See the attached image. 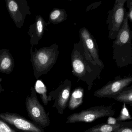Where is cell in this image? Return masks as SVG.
Returning <instances> with one entry per match:
<instances>
[{
	"label": "cell",
	"mask_w": 132,
	"mask_h": 132,
	"mask_svg": "<svg viewBox=\"0 0 132 132\" xmlns=\"http://www.w3.org/2000/svg\"><path fill=\"white\" fill-rule=\"evenodd\" d=\"M72 72L78 80L87 85L88 90L92 88L94 81L101 78L104 67L97 64L93 60L80 40L75 43L71 54Z\"/></svg>",
	"instance_id": "cell-1"
},
{
	"label": "cell",
	"mask_w": 132,
	"mask_h": 132,
	"mask_svg": "<svg viewBox=\"0 0 132 132\" xmlns=\"http://www.w3.org/2000/svg\"><path fill=\"white\" fill-rule=\"evenodd\" d=\"M127 13L123 26L112 45V59L119 68L132 64V33L129 25Z\"/></svg>",
	"instance_id": "cell-2"
},
{
	"label": "cell",
	"mask_w": 132,
	"mask_h": 132,
	"mask_svg": "<svg viewBox=\"0 0 132 132\" xmlns=\"http://www.w3.org/2000/svg\"><path fill=\"white\" fill-rule=\"evenodd\" d=\"M31 48V61L34 71V75L37 80L46 74L54 66L59 54V47L56 43L51 46L42 47L32 50Z\"/></svg>",
	"instance_id": "cell-3"
},
{
	"label": "cell",
	"mask_w": 132,
	"mask_h": 132,
	"mask_svg": "<svg viewBox=\"0 0 132 132\" xmlns=\"http://www.w3.org/2000/svg\"><path fill=\"white\" fill-rule=\"evenodd\" d=\"M31 95L27 96L25 101L28 116L37 125L43 128L48 127L50 125L48 114L38 100L35 88L31 87Z\"/></svg>",
	"instance_id": "cell-4"
},
{
	"label": "cell",
	"mask_w": 132,
	"mask_h": 132,
	"mask_svg": "<svg viewBox=\"0 0 132 132\" xmlns=\"http://www.w3.org/2000/svg\"><path fill=\"white\" fill-rule=\"evenodd\" d=\"M115 114V111L112 109L111 105L94 106L69 115L66 122L90 123L101 118L111 117Z\"/></svg>",
	"instance_id": "cell-5"
},
{
	"label": "cell",
	"mask_w": 132,
	"mask_h": 132,
	"mask_svg": "<svg viewBox=\"0 0 132 132\" xmlns=\"http://www.w3.org/2000/svg\"><path fill=\"white\" fill-rule=\"evenodd\" d=\"M127 0H116L113 8L108 12L106 23L108 25V37L114 40L121 29L126 12L125 4Z\"/></svg>",
	"instance_id": "cell-6"
},
{
	"label": "cell",
	"mask_w": 132,
	"mask_h": 132,
	"mask_svg": "<svg viewBox=\"0 0 132 132\" xmlns=\"http://www.w3.org/2000/svg\"><path fill=\"white\" fill-rule=\"evenodd\" d=\"M0 119L18 132H45L43 128L16 113H0Z\"/></svg>",
	"instance_id": "cell-7"
},
{
	"label": "cell",
	"mask_w": 132,
	"mask_h": 132,
	"mask_svg": "<svg viewBox=\"0 0 132 132\" xmlns=\"http://www.w3.org/2000/svg\"><path fill=\"white\" fill-rule=\"evenodd\" d=\"M71 87V81L66 79L56 89L49 93L48 101H53L52 107L56 109L60 114H63L64 111L68 107Z\"/></svg>",
	"instance_id": "cell-8"
},
{
	"label": "cell",
	"mask_w": 132,
	"mask_h": 132,
	"mask_svg": "<svg viewBox=\"0 0 132 132\" xmlns=\"http://www.w3.org/2000/svg\"><path fill=\"white\" fill-rule=\"evenodd\" d=\"M132 83V76H117L112 81H110L94 93V96L102 98H113Z\"/></svg>",
	"instance_id": "cell-9"
},
{
	"label": "cell",
	"mask_w": 132,
	"mask_h": 132,
	"mask_svg": "<svg viewBox=\"0 0 132 132\" xmlns=\"http://www.w3.org/2000/svg\"><path fill=\"white\" fill-rule=\"evenodd\" d=\"M6 7L11 18L18 28L24 25L26 17L31 14L30 7L26 0H5Z\"/></svg>",
	"instance_id": "cell-10"
},
{
	"label": "cell",
	"mask_w": 132,
	"mask_h": 132,
	"mask_svg": "<svg viewBox=\"0 0 132 132\" xmlns=\"http://www.w3.org/2000/svg\"><path fill=\"white\" fill-rule=\"evenodd\" d=\"M79 33L80 40L94 61L98 66L104 67V64L99 57L98 46L96 40L86 28H81Z\"/></svg>",
	"instance_id": "cell-11"
},
{
	"label": "cell",
	"mask_w": 132,
	"mask_h": 132,
	"mask_svg": "<svg viewBox=\"0 0 132 132\" xmlns=\"http://www.w3.org/2000/svg\"><path fill=\"white\" fill-rule=\"evenodd\" d=\"M48 25V23H46L42 16L36 15L35 23L29 26L28 32L32 45L38 44L39 41L42 38Z\"/></svg>",
	"instance_id": "cell-12"
},
{
	"label": "cell",
	"mask_w": 132,
	"mask_h": 132,
	"mask_svg": "<svg viewBox=\"0 0 132 132\" xmlns=\"http://www.w3.org/2000/svg\"><path fill=\"white\" fill-rule=\"evenodd\" d=\"M15 62L9 50H0V72L9 74L13 71Z\"/></svg>",
	"instance_id": "cell-13"
},
{
	"label": "cell",
	"mask_w": 132,
	"mask_h": 132,
	"mask_svg": "<svg viewBox=\"0 0 132 132\" xmlns=\"http://www.w3.org/2000/svg\"><path fill=\"white\" fill-rule=\"evenodd\" d=\"M124 127H132V121L118 122L113 125L103 123L89 128L84 132H113Z\"/></svg>",
	"instance_id": "cell-14"
},
{
	"label": "cell",
	"mask_w": 132,
	"mask_h": 132,
	"mask_svg": "<svg viewBox=\"0 0 132 132\" xmlns=\"http://www.w3.org/2000/svg\"><path fill=\"white\" fill-rule=\"evenodd\" d=\"M84 92V90L81 87L76 88L73 90L68 105L70 110L73 111L82 104Z\"/></svg>",
	"instance_id": "cell-15"
},
{
	"label": "cell",
	"mask_w": 132,
	"mask_h": 132,
	"mask_svg": "<svg viewBox=\"0 0 132 132\" xmlns=\"http://www.w3.org/2000/svg\"><path fill=\"white\" fill-rule=\"evenodd\" d=\"M67 17V14L64 9H54L50 14L49 22L56 25L64 21Z\"/></svg>",
	"instance_id": "cell-16"
},
{
	"label": "cell",
	"mask_w": 132,
	"mask_h": 132,
	"mask_svg": "<svg viewBox=\"0 0 132 132\" xmlns=\"http://www.w3.org/2000/svg\"><path fill=\"white\" fill-rule=\"evenodd\" d=\"M35 89L36 93L40 95V98L43 104L46 106L49 101L47 89L45 84L42 81L38 80L35 84Z\"/></svg>",
	"instance_id": "cell-17"
},
{
	"label": "cell",
	"mask_w": 132,
	"mask_h": 132,
	"mask_svg": "<svg viewBox=\"0 0 132 132\" xmlns=\"http://www.w3.org/2000/svg\"><path fill=\"white\" fill-rule=\"evenodd\" d=\"M117 101L125 103L132 106V90H123L113 98Z\"/></svg>",
	"instance_id": "cell-18"
},
{
	"label": "cell",
	"mask_w": 132,
	"mask_h": 132,
	"mask_svg": "<svg viewBox=\"0 0 132 132\" xmlns=\"http://www.w3.org/2000/svg\"><path fill=\"white\" fill-rule=\"evenodd\" d=\"M118 122H122L126 120L132 119V117L129 114V112L126 107V104L123 103V107L121 110L120 114L116 118Z\"/></svg>",
	"instance_id": "cell-19"
},
{
	"label": "cell",
	"mask_w": 132,
	"mask_h": 132,
	"mask_svg": "<svg viewBox=\"0 0 132 132\" xmlns=\"http://www.w3.org/2000/svg\"><path fill=\"white\" fill-rule=\"evenodd\" d=\"M0 132H18L7 123L0 119Z\"/></svg>",
	"instance_id": "cell-20"
},
{
	"label": "cell",
	"mask_w": 132,
	"mask_h": 132,
	"mask_svg": "<svg viewBox=\"0 0 132 132\" xmlns=\"http://www.w3.org/2000/svg\"><path fill=\"white\" fill-rule=\"evenodd\" d=\"M126 3V7L128 8V12L127 13V16L128 19L132 23V0H127Z\"/></svg>",
	"instance_id": "cell-21"
},
{
	"label": "cell",
	"mask_w": 132,
	"mask_h": 132,
	"mask_svg": "<svg viewBox=\"0 0 132 132\" xmlns=\"http://www.w3.org/2000/svg\"><path fill=\"white\" fill-rule=\"evenodd\" d=\"M113 132H132V127H124Z\"/></svg>",
	"instance_id": "cell-22"
},
{
	"label": "cell",
	"mask_w": 132,
	"mask_h": 132,
	"mask_svg": "<svg viewBox=\"0 0 132 132\" xmlns=\"http://www.w3.org/2000/svg\"><path fill=\"white\" fill-rule=\"evenodd\" d=\"M109 119L108 121V124H111V125H113V124H115L118 122L116 120V119L114 118H111V117H109Z\"/></svg>",
	"instance_id": "cell-23"
},
{
	"label": "cell",
	"mask_w": 132,
	"mask_h": 132,
	"mask_svg": "<svg viewBox=\"0 0 132 132\" xmlns=\"http://www.w3.org/2000/svg\"><path fill=\"white\" fill-rule=\"evenodd\" d=\"M4 91L5 89L2 87L1 84V83H0V94H1V92H3V91Z\"/></svg>",
	"instance_id": "cell-24"
},
{
	"label": "cell",
	"mask_w": 132,
	"mask_h": 132,
	"mask_svg": "<svg viewBox=\"0 0 132 132\" xmlns=\"http://www.w3.org/2000/svg\"><path fill=\"white\" fill-rule=\"evenodd\" d=\"M124 90H132V85L129 87H127L126 88H125Z\"/></svg>",
	"instance_id": "cell-25"
}]
</instances>
